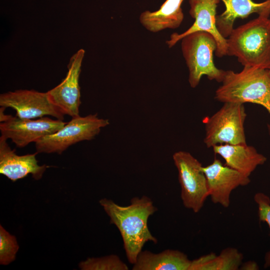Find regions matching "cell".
<instances>
[{
  "mask_svg": "<svg viewBox=\"0 0 270 270\" xmlns=\"http://www.w3.org/2000/svg\"><path fill=\"white\" fill-rule=\"evenodd\" d=\"M99 202L110 217V223L119 230L130 263L134 264L146 242L157 244L158 240L150 230L148 222L158 208L149 197H134L126 206H120L107 198H102Z\"/></svg>",
  "mask_w": 270,
  "mask_h": 270,
  "instance_id": "cell-1",
  "label": "cell"
},
{
  "mask_svg": "<svg viewBox=\"0 0 270 270\" xmlns=\"http://www.w3.org/2000/svg\"><path fill=\"white\" fill-rule=\"evenodd\" d=\"M227 55L244 66L270 67V19L257 18L234 29L227 38Z\"/></svg>",
  "mask_w": 270,
  "mask_h": 270,
  "instance_id": "cell-2",
  "label": "cell"
},
{
  "mask_svg": "<svg viewBox=\"0 0 270 270\" xmlns=\"http://www.w3.org/2000/svg\"><path fill=\"white\" fill-rule=\"evenodd\" d=\"M214 98L223 103L261 105L270 114V75L267 69L244 66L239 72L226 70Z\"/></svg>",
  "mask_w": 270,
  "mask_h": 270,
  "instance_id": "cell-3",
  "label": "cell"
},
{
  "mask_svg": "<svg viewBox=\"0 0 270 270\" xmlns=\"http://www.w3.org/2000/svg\"><path fill=\"white\" fill-rule=\"evenodd\" d=\"M181 40L190 86L196 87L202 76H206L210 80L222 82L226 70L217 68L214 64L213 56L217 44L214 36L208 32L198 31L185 36Z\"/></svg>",
  "mask_w": 270,
  "mask_h": 270,
  "instance_id": "cell-4",
  "label": "cell"
},
{
  "mask_svg": "<svg viewBox=\"0 0 270 270\" xmlns=\"http://www.w3.org/2000/svg\"><path fill=\"white\" fill-rule=\"evenodd\" d=\"M246 117L244 104L227 102L210 117L204 120L207 148L221 144H246L244 124Z\"/></svg>",
  "mask_w": 270,
  "mask_h": 270,
  "instance_id": "cell-5",
  "label": "cell"
},
{
  "mask_svg": "<svg viewBox=\"0 0 270 270\" xmlns=\"http://www.w3.org/2000/svg\"><path fill=\"white\" fill-rule=\"evenodd\" d=\"M109 124L108 119L99 118L96 114L72 118L58 132L36 141L34 143L36 152L62 154L72 144L94 138L102 128Z\"/></svg>",
  "mask_w": 270,
  "mask_h": 270,
  "instance_id": "cell-6",
  "label": "cell"
},
{
  "mask_svg": "<svg viewBox=\"0 0 270 270\" xmlns=\"http://www.w3.org/2000/svg\"><path fill=\"white\" fill-rule=\"evenodd\" d=\"M178 171L181 187L180 197L184 206L198 212L203 207L208 196L206 176L202 164L190 152H176L172 156Z\"/></svg>",
  "mask_w": 270,
  "mask_h": 270,
  "instance_id": "cell-7",
  "label": "cell"
},
{
  "mask_svg": "<svg viewBox=\"0 0 270 270\" xmlns=\"http://www.w3.org/2000/svg\"><path fill=\"white\" fill-rule=\"evenodd\" d=\"M0 106L13 108L16 116L22 118L50 116L58 120L64 119V115L51 102L46 92L20 90L5 92L0 95Z\"/></svg>",
  "mask_w": 270,
  "mask_h": 270,
  "instance_id": "cell-8",
  "label": "cell"
},
{
  "mask_svg": "<svg viewBox=\"0 0 270 270\" xmlns=\"http://www.w3.org/2000/svg\"><path fill=\"white\" fill-rule=\"evenodd\" d=\"M66 123L62 120L48 117L33 120L8 115L4 121L0 122V130L1 136L10 139L17 147L24 148L44 136L58 132Z\"/></svg>",
  "mask_w": 270,
  "mask_h": 270,
  "instance_id": "cell-9",
  "label": "cell"
},
{
  "mask_svg": "<svg viewBox=\"0 0 270 270\" xmlns=\"http://www.w3.org/2000/svg\"><path fill=\"white\" fill-rule=\"evenodd\" d=\"M220 0H189L190 16L195 20L187 30L182 34L174 32L166 42L170 48L185 36L198 31L208 32L214 38L217 48L216 56L222 58L227 55V38L219 32L216 26V8Z\"/></svg>",
  "mask_w": 270,
  "mask_h": 270,
  "instance_id": "cell-10",
  "label": "cell"
},
{
  "mask_svg": "<svg viewBox=\"0 0 270 270\" xmlns=\"http://www.w3.org/2000/svg\"><path fill=\"white\" fill-rule=\"evenodd\" d=\"M85 51L80 49L70 58L66 78L57 86L47 92L53 104L64 114L79 116L81 104L79 78Z\"/></svg>",
  "mask_w": 270,
  "mask_h": 270,
  "instance_id": "cell-11",
  "label": "cell"
},
{
  "mask_svg": "<svg viewBox=\"0 0 270 270\" xmlns=\"http://www.w3.org/2000/svg\"><path fill=\"white\" fill-rule=\"evenodd\" d=\"M202 168L206 178L208 196L213 203L225 208L230 204L232 190L240 186H247L250 182L249 176L224 165L218 158Z\"/></svg>",
  "mask_w": 270,
  "mask_h": 270,
  "instance_id": "cell-12",
  "label": "cell"
},
{
  "mask_svg": "<svg viewBox=\"0 0 270 270\" xmlns=\"http://www.w3.org/2000/svg\"><path fill=\"white\" fill-rule=\"evenodd\" d=\"M7 138L0 137V173L12 182L23 178L32 174L36 180L40 179L46 168L39 166L36 159L38 152L23 156L17 155L7 143Z\"/></svg>",
  "mask_w": 270,
  "mask_h": 270,
  "instance_id": "cell-13",
  "label": "cell"
},
{
  "mask_svg": "<svg viewBox=\"0 0 270 270\" xmlns=\"http://www.w3.org/2000/svg\"><path fill=\"white\" fill-rule=\"evenodd\" d=\"M224 4L225 10L216 16V26L220 34L227 38L234 30L236 19L248 18L256 13L258 16L269 18L270 0L257 3L252 0H220Z\"/></svg>",
  "mask_w": 270,
  "mask_h": 270,
  "instance_id": "cell-14",
  "label": "cell"
},
{
  "mask_svg": "<svg viewBox=\"0 0 270 270\" xmlns=\"http://www.w3.org/2000/svg\"><path fill=\"white\" fill-rule=\"evenodd\" d=\"M216 154L225 160L226 165L249 176L267 160L255 148L246 144H221L212 147Z\"/></svg>",
  "mask_w": 270,
  "mask_h": 270,
  "instance_id": "cell-15",
  "label": "cell"
},
{
  "mask_svg": "<svg viewBox=\"0 0 270 270\" xmlns=\"http://www.w3.org/2000/svg\"><path fill=\"white\" fill-rule=\"evenodd\" d=\"M192 260L184 252L167 249L158 254L142 250L133 270H188Z\"/></svg>",
  "mask_w": 270,
  "mask_h": 270,
  "instance_id": "cell-16",
  "label": "cell"
},
{
  "mask_svg": "<svg viewBox=\"0 0 270 270\" xmlns=\"http://www.w3.org/2000/svg\"><path fill=\"white\" fill-rule=\"evenodd\" d=\"M184 0H166L158 10H145L140 16L141 24L148 31L157 32L180 26L184 18L181 5Z\"/></svg>",
  "mask_w": 270,
  "mask_h": 270,
  "instance_id": "cell-17",
  "label": "cell"
},
{
  "mask_svg": "<svg viewBox=\"0 0 270 270\" xmlns=\"http://www.w3.org/2000/svg\"><path fill=\"white\" fill-rule=\"evenodd\" d=\"M244 258L234 248H226L219 255L211 252L192 260L188 270H238Z\"/></svg>",
  "mask_w": 270,
  "mask_h": 270,
  "instance_id": "cell-18",
  "label": "cell"
},
{
  "mask_svg": "<svg viewBox=\"0 0 270 270\" xmlns=\"http://www.w3.org/2000/svg\"><path fill=\"white\" fill-rule=\"evenodd\" d=\"M79 266L83 270H128V265L116 254L98 258H89L81 262Z\"/></svg>",
  "mask_w": 270,
  "mask_h": 270,
  "instance_id": "cell-19",
  "label": "cell"
},
{
  "mask_svg": "<svg viewBox=\"0 0 270 270\" xmlns=\"http://www.w3.org/2000/svg\"><path fill=\"white\" fill-rule=\"evenodd\" d=\"M19 248L16 238L0 226V264L8 265L13 262Z\"/></svg>",
  "mask_w": 270,
  "mask_h": 270,
  "instance_id": "cell-20",
  "label": "cell"
},
{
  "mask_svg": "<svg viewBox=\"0 0 270 270\" xmlns=\"http://www.w3.org/2000/svg\"><path fill=\"white\" fill-rule=\"evenodd\" d=\"M254 200L258 206V215L260 222H264L270 230V198L266 194L258 192L254 196ZM264 267H270V250L266 252L264 258Z\"/></svg>",
  "mask_w": 270,
  "mask_h": 270,
  "instance_id": "cell-21",
  "label": "cell"
},
{
  "mask_svg": "<svg viewBox=\"0 0 270 270\" xmlns=\"http://www.w3.org/2000/svg\"><path fill=\"white\" fill-rule=\"evenodd\" d=\"M240 269L242 270H259V266L256 262L249 260L242 264Z\"/></svg>",
  "mask_w": 270,
  "mask_h": 270,
  "instance_id": "cell-22",
  "label": "cell"
},
{
  "mask_svg": "<svg viewBox=\"0 0 270 270\" xmlns=\"http://www.w3.org/2000/svg\"><path fill=\"white\" fill-rule=\"evenodd\" d=\"M268 70V73H269V74L270 75V67Z\"/></svg>",
  "mask_w": 270,
  "mask_h": 270,
  "instance_id": "cell-23",
  "label": "cell"
}]
</instances>
